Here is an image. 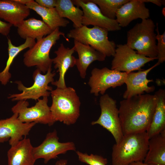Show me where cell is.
Masks as SVG:
<instances>
[{
    "label": "cell",
    "mask_w": 165,
    "mask_h": 165,
    "mask_svg": "<svg viewBox=\"0 0 165 165\" xmlns=\"http://www.w3.org/2000/svg\"><path fill=\"white\" fill-rule=\"evenodd\" d=\"M156 104L155 94H144L121 101L119 117L123 135L146 132L152 121Z\"/></svg>",
    "instance_id": "1"
},
{
    "label": "cell",
    "mask_w": 165,
    "mask_h": 165,
    "mask_svg": "<svg viewBox=\"0 0 165 165\" xmlns=\"http://www.w3.org/2000/svg\"><path fill=\"white\" fill-rule=\"evenodd\" d=\"M149 139L146 132L124 135L121 140L112 147V165H129L134 162H143Z\"/></svg>",
    "instance_id": "2"
},
{
    "label": "cell",
    "mask_w": 165,
    "mask_h": 165,
    "mask_svg": "<svg viewBox=\"0 0 165 165\" xmlns=\"http://www.w3.org/2000/svg\"><path fill=\"white\" fill-rule=\"evenodd\" d=\"M50 110L55 122L67 125L75 123L80 116L81 102L75 89L70 87L57 88L50 92Z\"/></svg>",
    "instance_id": "3"
},
{
    "label": "cell",
    "mask_w": 165,
    "mask_h": 165,
    "mask_svg": "<svg viewBox=\"0 0 165 165\" xmlns=\"http://www.w3.org/2000/svg\"><path fill=\"white\" fill-rule=\"evenodd\" d=\"M155 27L151 19L142 20L127 31L126 44L138 53L157 59Z\"/></svg>",
    "instance_id": "4"
},
{
    "label": "cell",
    "mask_w": 165,
    "mask_h": 165,
    "mask_svg": "<svg viewBox=\"0 0 165 165\" xmlns=\"http://www.w3.org/2000/svg\"><path fill=\"white\" fill-rule=\"evenodd\" d=\"M63 36L66 41L69 39L66 37L64 33L60 31L58 28L49 35L37 40L35 44L24 54L23 62L27 67L36 66L44 73L51 68L52 59L49 56L52 47Z\"/></svg>",
    "instance_id": "5"
},
{
    "label": "cell",
    "mask_w": 165,
    "mask_h": 165,
    "mask_svg": "<svg viewBox=\"0 0 165 165\" xmlns=\"http://www.w3.org/2000/svg\"><path fill=\"white\" fill-rule=\"evenodd\" d=\"M106 29L97 26L90 28L82 25L70 30L68 38H72L83 44L89 45L106 57L114 56L116 45L110 41Z\"/></svg>",
    "instance_id": "6"
},
{
    "label": "cell",
    "mask_w": 165,
    "mask_h": 165,
    "mask_svg": "<svg viewBox=\"0 0 165 165\" xmlns=\"http://www.w3.org/2000/svg\"><path fill=\"white\" fill-rule=\"evenodd\" d=\"M56 73L52 72V68H49L45 75L42 74L38 68L33 72L32 77L34 81L33 85L30 87L25 86L20 81L14 82L17 85L18 90L22 92L19 94H9L8 97L12 101L27 100L28 99L38 100L41 97H48L53 90L51 86L48 84L54 81V77Z\"/></svg>",
    "instance_id": "7"
},
{
    "label": "cell",
    "mask_w": 165,
    "mask_h": 165,
    "mask_svg": "<svg viewBox=\"0 0 165 165\" xmlns=\"http://www.w3.org/2000/svg\"><path fill=\"white\" fill-rule=\"evenodd\" d=\"M48 97L39 99L33 106L28 107L29 104L26 100L18 101L11 108L14 113H17L18 119L22 122L30 123L35 122L48 125H53L55 122L53 120L48 105Z\"/></svg>",
    "instance_id": "8"
},
{
    "label": "cell",
    "mask_w": 165,
    "mask_h": 165,
    "mask_svg": "<svg viewBox=\"0 0 165 165\" xmlns=\"http://www.w3.org/2000/svg\"><path fill=\"white\" fill-rule=\"evenodd\" d=\"M101 114L98 119L93 121V125L98 124L111 133L116 143L122 139L123 134L119 117L116 101L107 94L101 97L99 100Z\"/></svg>",
    "instance_id": "9"
},
{
    "label": "cell",
    "mask_w": 165,
    "mask_h": 165,
    "mask_svg": "<svg viewBox=\"0 0 165 165\" xmlns=\"http://www.w3.org/2000/svg\"><path fill=\"white\" fill-rule=\"evenodd\" d=\"M111 69L127 73L142 70L146 63L156 58H151L137 53L126 44L116 45Z\"/></svg>",
    "instance_id": "10"
},
{
    "label": "cell",
    "mask_w": 165,
    "mask_h": 165,
    "mask_svg": "<svg viewBox=\"0 0 165 165\" xmlns=\"http://www.w3.org/2000/svg\"><path fill=\"white\" fill-rule=\"evenodd\" d=\"M127 74L106 67L101 69L94 68L91 72L88 82L90 87V93L96 96L99 93L104 94L108 88H115L124 84Z\"/></svg>",
    "instance_id": "11"
},
{
    "label": "cell",
    "mask_w": 165,
    "mask_h": 165,
    "mask_svg": "<svg viewBox=\"0 0 165 165\" xmlns=\"http://www.w3.org/2000/svg\"><path fill=\"white\" fill-rule=\"evenodd\" d=\"M74 5L82 8L83 15L82 24L86 26L92 25L105 29L108 31L120 30L121 28L116 20L104 16L98 6L91 0H72Z\"/></svg>",
    "instance_id": "12"
},
{
    "label": "cell",
    "mask_w": 165,
    "mask_h": 165,
    "mask_svg": "<svg viewBox=\"0 0 165 165\" xmlns=\"http://www.w3.org/2000/svg\"><path fill=\"white\" fill-rule=\"evenodd\" d=\"M59 139L56 130L48 133L40 145L33 147V153L35 159L42 158L46 164L50 160L56 159L60 154H64L70 150L75 151V146L73 142L61 143Z\"/></svg>",
    "instance_id": "13"
},
{
    "label": "cell",
    "mask_w": 165,
    "mask_h": 165,
    "mask_svg": "<svg viewBox=\"0 0 165 165\" xmlns=\"http://www.w3.org/2000/svg\"><path fill=\"white\" fill-rule=\"evenodd\" d=\"M17 113L10 117L0 120V142L9 141L11 146H14L28 135L32 128L36 124L24 123L18 118Z\"/></svg>",
    "instance_id": "14"
},
{
    "label": "cell",
    "mask_w": 165,
    "mask_h": 165,
    "mask_svg": "<svg viewBox=\"0 0 165 165\" xmlns=\"http://www.w3.org/2000/svg\"><path fill=\"white\" fill-rule=\"evenodd\" d=\"M160 64L157 62L146 70L127 73L124 83L126 85L127 89L123 95V98L126 99L143 94L145 92L148 93L153 92L155 89V86H149L148 84L153 81L152 79H148L147 76L151 71Z\"/></svg>",
    "instance_id": "15"
},
{
    "label": "cell",
    "mask_w": 165,
    "mask_h": 165,
    "mask_svg": "<svg viewBox=\"0 0 165 165\" xmlns=\"http://www.w3.org/2000/svg\"><path fill=\"white\" fill-rule=\"evenodd\" d=\"M75 52L74 47L71 48L65 47L63 43L60 44L57 49L54 52L56 57L52 59L53 63L54 64V68L57 69L59 73V78L57 80L51 84L57 88L64 89L66 88L65 75L69 68L75 65L76 59L73 55Z\"/></svg>",
    "instance_id": "16"
},
{
    "label": "cell",
    "mask_w": 165,
    "mask_h": 165,
    "mask_svg": "<svg viewBox=\"0 0 165 165\" xmlns=\"http://www.w3.org/2000/svg\"><path fill=\"white\" fill-rule=\"evenodd\" d=\"M150 15L145 3L141 0H130L118 9L116 20L121 28L124 27L134 20L148 19Z\"/></svg>",
    "instance_id": "17"
},
{
    "label": "cell",
    "mask_w": 165,
    "mask_h": 165,
    "mask_svg": "<svg viewBox=\"0 0 165 165\" xmlns=\"http://www.w3.org/2000/svg\"><path fill=\"white\" fill-rule=\"evenodd\" d=\"M30 9L16 0H0V18L17 27L30 14Z\"/></svg>",
    "instance_id": "18"
},
{
    "label": "cell",
    "mask_w": 165,
    "mask_h": 165,
    "mask_svg": "<svg viewBox=\"0 0 165 165\" xmlns=\"http://www.w3.org/2000/svg\"><path fill=\"white\" fill-rule=\"evenodd\" d=\"M75 51L77 52L78 58L76 59L75 65L82 79H85L86 72L90 64L95 61H104L106 56L91 46L74 40Z\"/></svg>",
    "instance_id": "19"
},
{
    "label": "cell",
    "mask_w": 165,
    "mask_h": 165,
    "mask_svg": "<svg viewBox=\"0 0 165 165\" xmlns=\"http://www.w3.org/2000/svg\"><path fill=\"white\" fill-rule=\"evenodd\" d=\"M33 148L30 139L26 138L11 146L7 152L8 165H34L36 160Z\"/></svg>",
    "instance_id": "20"
},
{
    "label": "cell",
    "mask_w": 165,
    "mask_h": 165,
    "mask_svg": "<svg viewBox=\"0 0 165 165\" xmlns=\"http://www.w3.org/2000/svg\"><path fill=\"white\" fill-rule=\"evenodd\" d=\"M17 28L18 34L25 39L30 38L39 40L53 31L42 20L34 18L23 20Z\"/></svg>",
    "instance_id": "21"
},
{
    "label": "cell",
    "mask_w": 165,
    "mask_h": 165,
    "mask_svg": "<svg viewBox=\"0 0 165 165\" xmlns=\"http://www.w3.org/2000/svg\"><path fill=\"white\" fill-rule=\"evenodd\" d=\"M156 104L151 123L146 132L149 138L165 130V90L160 89L155 94Z\"/></svg>",
    "instance_id": "22"
},
{
    "label": "cell",
    "mask_w": 165,
    "mask_h": 165,
    "mask_svg": "<svg viewBox=\"0 0 165 165\" xmlns=\"http://www.w3.org/2000/svg\"><path fill=\"white\" fill-rule=\"evenodd\" d=\"M143 162L152 165H165V130L149 139Z\"/></svg>",
    "instance_id": "23"
},
{
    "label": "cell",
    "mask_w": 165,
    "mask_h": 165,
    "mask_svg": "<svg viewBox=\"0 0 165 165\" xmlns=\"http://www.w3.org/2000/svg\"><path fill=\"white\" fill-rule=\"evenodd\" d=\"M26 6L39 15L42 21L53 31L60 27H65L69 23L68 20L59 16L55 8H48L41 7L33 0L27 3Z\"/></svg>",
    "instance_id": "24"
},
{
    "label": "cell",
    "mask_w": 165,
    "mask_h": 165,
    "mask_svg": "<svg viewBox=\"0 0 165 165\" xmlns=\"http://www.w3.org/2000/svg\"><path fill=\"white\" fill-rule=\"evenodd\" d=\"M35 43V40L28 38L23 44L16 46L12 44L9 38H7L8 57L5 68L0 72V82L2 84L5 85L9 81L11 77V74L9 72V69L16 57L23 50L32 47Z\"/></svg>",
    "instance_id": "25"
},
{
    "label": "cell",
    "mask_w": 165,
    "mask_h": 165,
    "mask_svg": "<svg viewBox=\"0 0 165 165\" xmlns=\"http://www.w3.org/2000/svg\"><path fill=\"white\" fill-rule=\"evenodd\" d=\"M55 8L62 18H67L73 23L75 28L82 26L83 13L79 7L75 6L71 0H57Z\"/></svg>",
    "instance_id": "26"
},
{
    "label": "cell",
    "mask_w": 165,
    "mask_h": 165,
    "mask_svg": "<svg viewBox=\"0 0 165 165\" xmlns=\"http://www.w3.org/2000/svg\"><path fill=\"white\" fill-rule=\"evenodd\" d=\"M100 8L103 14L106 17L115 20L118 9L129 0H91Z\"/></svg>",
    "instance_id": "27"
},
{
    "label": "cell",
    "mask_w": 165,
    "mask_h": 165,
    "mask_svg": "<svg viewBox=\"0 0 165 165\" xmlns=\"http://www.w3.org/2000/svg\"><path fill=\"white\" fill-rule=\"evenodd\" d=\"M76 153L80 162L89 165H107L108 163L107 159L100 156L93 154L89 155L79 151L76 152Z\"/></svg>",
    "instance_id": "28"
},
{
    "label": "cell",
    "mask_w": 165,
    "mask_h": 165,
    "mask_svg": "<svg viewBox=\"0 0 165 165\" xmlns=\"http://www.w3.org/2000/svg\"><path fill=\"white\" fill-rule=\"evenodd\" d=\"M156 31V38L157 41L156 44L157 62L160 64L165 61V31L162 34H160L157 23Z\"/></svg>",
    "instance_id": "29"
},
{
    "label": "cell",
    "mask_w": 165,
    "mask_h": 165,
    "mask_svg": "<svg viewBox=\"0 0 165 165\" xmlns=\"http://www.w3.org/2000/svg\"><path fill=\"white\" fill-rule=\"evenodd\" d=\"M35 2L40 6L48 8H55L57 0H36Z\"/></svg>",
    "instance_id": "30"
},
{
    "label": "cell",
    "mask_w": 165,
    "mask_h": 165,
    "mask_svg": "<svg viewBox=\"0 0 165 165\" xmlns=\"http://www.w3.org/2000/svg\"><path fill=\"white\" fill-rule=\"evenodd\" d=\"M12 26V24L0 20V34L5 36L8 35Z\"/></svg>",
    "instance_id": "31"
},
{
    "label": "cell",
    "mask_w": 165,
    "mask_h": 165,
    "mask_svg": "<svg viewBox=\"0 0 165 165\" xmlns=\"http://www.w3.org/2000/svg\"><path fill=\"white\" fill-rule=\"evenodd\" d=\"M144 2H151L152 3L159 6H161L162 5H165V0H141Z\"/></svg>",
    "instance_id": "32"
},
{
    "label": "cell",
    "mask_w": 165,
    "mask_h": 165,
    "mask_svg": "<svg viewBox=\"0 0 165 165\" xmlns=\"http://www.w3.org/2000/svg\"><path fill=\"white\" fill-rule=\"evenodd\" d=\"M67 160L65 159H61L57 161L55 163V165H66Z\"/></svg>",
    "instance_id": "33"
},
{
    "label": "cell",
    "mask_w": 165,
    "mask_h": 165,
    "mask_svg": "<svg viewBox=\"0 0 165 165\" xmlns=\"http://www.w3.org/2000/svg\"><path fill=\"white\" fill-rule=\"evenodd\" d=\"M129 165H152L144 163L143 161H138L133 162Z\"/></svg>",
    "instance_id": "34"
},
{
    "label": "cell",
    "mask_w": 165,
    "mask_h": 165,
    "mask_svg": "<svg viewBox=\"0 0 165 165\" xmlns=\"http://www.w3.org/2000/svg\"><path fill=\"white\" fill-rule=\"evenodd\" d=\"M16 1L22 4L25 5L31 0H16Z\"/></svg>",
    "instance_id": "35"
}]
</instances>
